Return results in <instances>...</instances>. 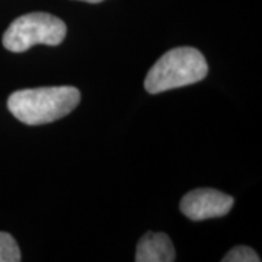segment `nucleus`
Wrapping results in <instances>:
<instances>
[{"label": "nucleus", "instance_id": "nucleus-1", "mask_svg": "<svg viewBox=\"0 0 262 262\" xmlns=\"http://www.w3.org/2000/svg\"><path fill=\"white\" fill-rule=\"evenodd\" d=\"M80 102V92L73 86L22 89L10 95V114L27 125H42L70 114Z\"/></svg>", "mask_w": 262, "mask_h": 262}, {"label": "nucleus", "instance_id": "nucleus-2", "mask_svg": "<svg viewBox=\"0 0 262 262\" xmlns=\"http://www.w3.org/2000/svg\"><path fill=\"white\" fill-rule=\"evenodd\" d=\"M207 73L208 64L201 51L192 47L173 48L151 66L144 80V88L149 94H162L196 83Z\"/></svg>", "mask_w": 262, "mask_h": 262}, {"label": "nucleus", "instance_id": "nucleus-3", "mask_svg": "<svg viewBox=\"0 0 262 262\" xmlns=\"http://www.w3.org/2000/svg\"><path fill=\"white\" fill-rule=\"evenodd\" d=\"M67 34L66 24L46 12H31L15 19L3 34V47L12 53H24L38 44L58 46Z\"/></svg>", "mask_w": 262, "mask_h": 262}, {"label": "nucleus", "instance_id": "nucleus-4", "mask_svg": "<svg viewBox=\"0 0 262 262\" xmlns=\"http://www.w3.org/2000/svg\"><path fill=\"white\" fill-rule=\"evenodd\" d=\"M233 204V196L213 188H198L184 195L179 208L189 220L203 222L208 219L223 217L232 210Z\"/></svg>", "mask_w": 262, "mask_h": 262}, {"label": "nucleus", "instance_id": "nucleus-5", "mask_svg": "<svg viewBox=\"0 0 262 262\" xmlns=\"http://www.w3.org/2000/svg\"><path fill=\"white\" fill-rule=\"evenodd\" d=\"M177 259V252L172 241L166 233H146L137 244V262H172Z\"/></svg>", "mask_w": 262, "mask_h": 262}, {"label": "nucleus", "instance_id": "nucleus-6", "mask_svg": "<svg viewBox=\"0 0 262 262\" xmlns=\"http://www.w3.org/2000/svg\"><path fill=\"white\" fill-rule=\"evenodd\" d=\"M20 259V251L13 236L0 232V262H19Z\"/></svg>", "mask_w": 262, "mask_h": 262}, {"label": "nucleus", "instance_id": "nucleus-7", "mask_svg": "<svg viewBox=\"0 0 262 262\" xmlns=\"http://www.w3.org/2000/svg\"><path fill=\"white\" fill-rule=\"evenodd\" d=\"M261 258L249 246H236L226 253L223 262H259Z\"/></svg>", "mask_w": 262, "mask_h": 262}, {"label": "nucleus", "instance_id": "nucleus-8", "mask_svg": "<svg viewBox=\"0 0 262 262\" xmlns=\"http://www.w3.org/2000/svg\"><path fill=\"white\" fill-rule=\"evenodd\" d=\"M79 2H86V3H101L103 0H79Z\"/></svg>", "mask_w": 262, "mask_h": 262}]
</instances>
